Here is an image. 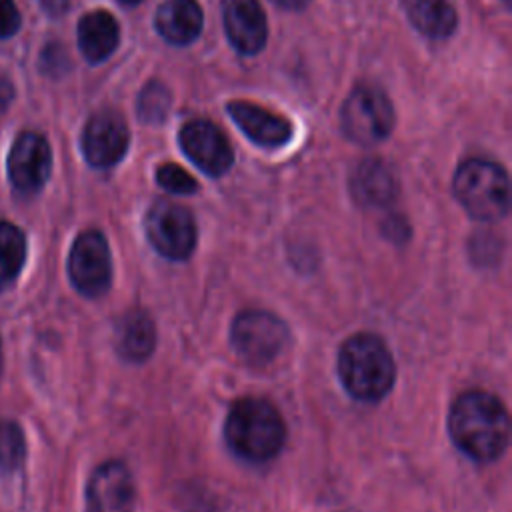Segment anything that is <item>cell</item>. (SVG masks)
<instances>
[{"mask_svg":"<svg viewBox=\"0 0 512 512\" xmlns=\"http://www.w3.org/2000/svg\"><path fill=\"white\" fill-rule=\"evenodd\" d=\"M454 444L478 462L496 460L508 446V414L488 392H466L456 398L448 414Z\"/></svg>","mask_w":512,"mask_h":512,"instance_id":"cell-1","label":"cell"},{"mask_svg":"<svg viewBox=\"0 0 512 512\" xmlns=\"http://www.w3.org/2000/svg\"><path fill=\"white\" fill-rule=\"evenodd\" d=\"M228 446L248 462L274 458L286 440V426L280 412L262 398L236 402L224 424Z\"/></svg>","mask_w":512,"mask_h":512,"instance_id":"cell-2","label":"cell"},{"mask_svg":"<svg viewBox=\"0 0 512 512\" xmlns=\"http://www.w3.org/2000/svg\"><path fill=\"white\" fill-rule=\"evenodd\" d=\"M338 376L344 388L362 402H376L394 384L396 366L386 344L374 334L348 338L338 352Z\"/></svg>","mask_w":512,"mask_h":512,"instance_id":"cell-3","label":"cell"},{"mask_svg":"<svg viewBox=\"0 0 512 512\" xmlns=\"http://www.w3.org/2000/svg\"><path fill=\"white\" fill-rule=\"evenodd\" d=\"M454 194L476 220L494 222L508 212L510 184L502 166L488 160H468L454 174Z\"/></svg>","mask_w":512,"mask_h":512,"instance_id":"cell-4","label":"cell"},{"mask_svg":"<svg viewBox=\"0 0 512 512\" xmlns=\"http://www.w3.org/2000/svg\"><path fill=\"white\" fill-rule=\"evenodd\" d=\"M340 122L350 140L362 146H372L392 132L394 108L386 94L378 88L358 86L346 98Z\"/></svg>","mask_w":512,"mask_h":512,"instance_id":"cell-5","label":"cell"},{"mask_svg":"<svg viewBox=\"0 0 512 512\" xmlns=\"http://www.w3.org/2000/svg\"><path fill=\"white\" fill-rule=\"evenodd\" d=\"M288 328L286 324L264 310H246L236 316L232 324V346L236 354L252 364H270L286 346Z\"/></svg>","mask_w":512,"mask_h":512,"instance_id":"cell-6","label":"cell"},{"mask_svg":"<svg viewBox=\"0 0 512 512\" xmlns=\"http://www.w3.org/2000/svg\"><path fill=\"white\" fill-rule=\"evenodd\" d=\"M144 228L150 244L170 260L188 258L196 246L194 216L176 202H154L146 214Z\"/></svg>","mask_w":512,"mask_h":512,"instance_id":"cell-7","label":"cell"},{"mask_svg":"<svg viewBox=\"0 0 512 512\" xmlns=\"http://www.w3.org/2000/svg\"><path fill=\"white\" fill-rule=\"evenodd\" d=\"M68 274L74 288L88 298H98L110 288L112 258L100 232L88 230L74 240L68 256Z\"/></svg>","mask_w":512,"mask_h":512,"instance_id":"cell-8","label":"cell"},{"mask_svg":"<svg viewBox=\"0 0 512 512\" xmlns=\"http://www.w3.org/2000/svg\"><path fill=\"white\" fill-rule=\"evenodd\" d=\"M8 178L22 194H36L52 170V150L38 132H22L8 152Z\"/></svg>","mask_w":512,"mask_h":512,"instance_id":"cell-9","label":"cell"},{"mask_svg":"<svg viewBox=\"0 0 512 512\" xmlns=\"http://www.w3.org/2000/svg\"><path fill=\"white\" fill-rule=\"evenodd\" d=\"M130 142L124 118L114 110H100L90 116L82 132V154L94 168H110L118 164Z\"/></svg>","mask_w":512,"mask_h":512,"instance_id":"cell-10","label":"cell"},{"mask_svg":"<svg viewBox=\"0 0 512 512\" xmlns=\"http://www.w3.org/2000/svg\"><path fill=\"white\" fill-rule=\"evenodd\" d=\"M180 146L184 154L206 174H224L234 160L226 136L208 120H192L180 130Z\"/></svg>","mask_w":512,"mask_h":512,"instance_id":"cell-11","label":"cell"},{"mask_svg":"<svg viewBox=\"0 0 512 512\" xmlns=\"http://www.w3.org/2000/svg\"><path fill=\"white\" fill-rule=\"evenodd\" d=\"M86 494L90 512H132L136 498L132 474L116 460L94 470Z\"/></svg>","mask_w":512,"mask_h":512,"instance_id":"cell-12","label":"cell"},{"mask_svg":"<svg viewBox=\"0 0 512 512\" xmlns=\"http://www.w3.org/2000/svg\"><path fill=\"white\" fill-rule=\"evenodd\" d=\"M222 22L238 52L256 54L266 44L268 24L258 0H222Z\"/></svg>","mask_w":512,"mask_h":512,"instance_id":"cell-13","label":"cell"},{"mask_svg":"<svg viewBox=\"0 0 512 512\" xmlns=\"http://www.w3.org/2000/svg\"><path fill=\"white\" fill-rule=\"evenodd\" d=\"M228 114L242 128V132L260 146H282L292 136V126L288 120L254 102H228Z\"/></svg>","mask_w":512,"mask_h":512,"instance_id":"cell-14","label":"cell"},{"mask_svg":"<svg viewBox=\"0 0 512 512\" xmlns=\"http://www.w3.org/2000/svg\"><path fill=\"white\" fill-rule=\"evenodd\" d=\"M202 8L196 0H166L156 10V30L170 44L184 46L202 30Z\"/></svg>","mask_w":512,"mask_h":512,"instance_id":"cell-15","label":"cell"},{"mask_svg":"<svg viewBox=\"0 0 512 512\" xmlns=\"http://www.w3.org/2000/svg\"><path fill=\"white\" fill-rule=\"evenodd\" d=\"M120 28L116 18L106 10H92L78 22V48L82 56L98 64L106 60L118 46Z\"/></svg>","mask_w":512,"mask_h":512,"instance_id":"cell-16","label":"cell"},{"mask_svg":"<svg viewBox=\"0 0 512 512\" xmlns=\"http://www.w3.org/2000/svg\"><path fill=\"white\" fill-rule=\"evenodd\" d=\"M352 192L358 202L368 206H384L396 194V178L388 164L382 160H364L350 180Z\"/></svg>","mask_w":512,"mask_h":512,"instance_id":"cell-17","label":"cell"},{"mask_svg":"<svg viewBox=\"0 0 512 512\" xmlns=\"http://www.w3.org/2000/svg\"><path fill=\"white\" fill-rule=\"evenodd\" d=\"M156 344V330L154 322L146 312L132 310L128 312L122 322L118 324V338L116 346L118 352L132 362H142L150 356Z\"/></svg>","mask_w":512,"mask_h":512,"instance_id":"cell-18","label":"cell"},{"mask_svg":"<svg viewBox=\"0 0 512 512\" xmlns=\"http://www.w3.org/2000/svg\"><path fill=\"white\" fill-rule=\"evenodd\" d=\"M410 22L430 38H446L456 28V10L450 0H404Z\"/></svg>","mask_w":512,"mask_h":512,"instance_id":"cell-19","label":"cell"},{"mask_svg":"<svg viewBox=\"0 0 512 512\" xmlns=\"http://www.w3.org/2000/svg\"><path fill=\"white\" fill-rule=\"evenodd\" d=\"M26 260V236L24 232L0 220V288L12 284V280L20 274Z\"/></svg>","mask_w":512,"mask_h":512,"instance_id":"cell-20","label":"cell"},{"mask_svg":"<svg viewBox=\"0 0 512 512\" xmlns=\"http://www.w3.org/2000/svg\"><path fill=\"white\" fill-rule=\"evenodd\" d=\"M26 454L24 434L18 424L10 420H0V468L14 470L22 464Z\"/></svg>","mask_w":512,"mask_h":512,"instance_id":"cell-21","label":"cell"},{"mask_svg":"<svg viewBox=\"0 0 512 512\" xmlns=\"http://www.w3.org/2000/svg\"><path fill=\"white\" fill-rule=\"evenodd\" d=\"M168 108H170V92L162 84L150 82L138 98L140 118L150 124H158L166 118Z\"/></svg>","mask_w":512,"mask_h":512,"instance_id":"cell-22","label":"cell"},{"mask_svg":"<svg viewBox=\"0 0 512 512\" xmlns=\"http://www.w3.org/2000/svg\"><path fill=\"white\" fill-rule=\"evenodd\" d=\"M156 182L172 194H192L198 190V182L178 164H162L156 170Z\"/></svg>","mask_w":512,"mask_h":512,"instance_id":"cell-23","label":"cell"},{"mask_svg":"<svg viewBox=\"0 0 512 512\" xmlns=\"http://www.w3.org/2000/svg\"><path fill=\"white\" fill-rule=\"evenodd\" d=\"M22 18L14 0H0V40L14 36L20 30Z\"/></svg>","mask_w":512,"mask_h":512,"instance_id":"cell-24","label":"cell"},{"mask_svg":"<svg viewBox=\"0 0 512 512\" xmlns=\"http://www.w3.org/2000/svg\"><path fill=\"white\" fill-rule=\"evenodd\" d=\"M40 4L52 16H60L68 8V0H40Z\"/></svg>","mask_w":512,"mask_h":512,"instance_id":"cell-25","label":"cell"},{"mask_svg":"<svg viewBox=\"0 0 512 512\" xmlns=\"http://www.w3.org/2000/svg\"><path fill=\"white\" fill-rule=\"evenodd\" d=\"M274 4H278L280 8H286V10H298V8H304L308 4V0H272Z\"/></svg>","mask_w":512,"mask_h":512,"instance_id":"cell-26","label":"cell"},{"mask_svg":"<svg viewBox=\"0 0 512 512\" xmlns=\"http://www.w3.org/2000/svg\"><path fill=\"white\" fill-rule=\"evenodd\" d=\"M120 4H126V6H136L140 0H118Z\"/></svg>","mask_w":512,"mask_h":512,"instance_id":"cell-27","label":"cell"},{"mask_svg":"<svg viewBox=\"0 0 512 512\" xmlns=\"http://www.w3.org/2000/svg\"><path fill=\"white\" fill-rule=\"evenodd\" d=\"M0 366H2V342H0Z\"/></svg>","mask_w":512,"mask_h":512,"instance_id":"cell-28","label":"cell"},{"mask_svg":"<svg viewBox=\"0 0 512 512\" xmlns=\"http://www.w3.org/2000/svg\"><path fill=\"white\" fill-rule=\"evenodd\" d=\"M504 2H510V0H504Z\"/></svg>","mask_w":512,"mask_h":512,"instance_id":"cell-29","label":"cell"}]
</instances>
